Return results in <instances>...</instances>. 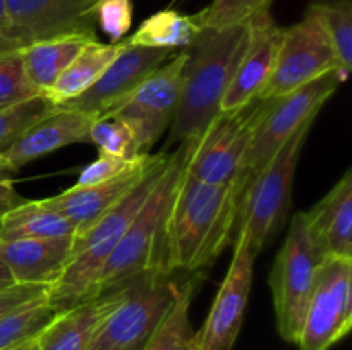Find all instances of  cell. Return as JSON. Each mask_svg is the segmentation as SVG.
I'll list each match as a JSON object with an SVG mask.
<instances>
[{
	"label": "cell",
	"instance_id": "cell-1",
	"mask_svg": "<svg viewBox=\"0 0 352 350\" xmlns=\"http://www.w3.org/2000/svg\"><path fill=\"white\" fill-rule=\"evenodd\" d=\"M250 177V172L241 170L232 180L208 184L186 170L184 158L165 222L168 275L205 270L226 250L237 230Z\"/></svg>",
	"mask_w": 352,
	"mask_h": 350
},
{
	"label": "cell",
	"instance_id": "cell-2",
	"mask_svg": "<svg viewBox=\"0 0 352 350\" xmlns=\"http://www.w3.org/2000/svg\"><path fill=\"white\" fill-rule=\"evenodd\" d=\"M250 40V24L203 30L184 48L188 64L181 102L170 126V143L195 141L220 113V105Z\"/></svg>",
	"mask_w": 352,
	"mask_h": 350
},
{
	"label": "cell",
	"instance_id": "cell-3",
	"mask_svg": "<svg viewBox=\"0 0 352 350\" xmlns=\"http://www.w3.org/2000/svg\"><path fill=\"white\" fill-rule=\"evenodd\" d=\"M186 151L188 143H181V146L170 154V160L151 189L150 196L100 271L91 299L119 288H127L146 278L170 277L167 271L165 222Z\"/></svg>",
	"mask_w": 352,
	"mask_h": 350
},
{
	"label": "cell",
	"instance_id": "cell-4",
	"mask_svg": "<svg viewBox=\"0 0 352 350\" xmlns=\"http://www.w3.org/2000/svg\"><path fill=\"white\" fill-rule=\"evenodd\" d=\"M168 160H170V154H168ZM168 160L151 170L136 187L131 189L113 208L100 216L95 223L74 233L71 259L65 264L58 280L48 288V304L57 307L58 311H64L79 302L91 299L100 271L112 256L117 244L120 242L133 220L136 218L138 211L150 196L151 189L155 187L162 172L167 167Z\"/></svg>",
	"mask_w": 352,
	"mask_h": 350
},
{
	"label": "cell",
	"instance_id": "cell-5",
	"mask_svg": "<svg viewBox=\"0 0 352 350\" xmlns=\"http://www.w3.org/2000/svg\"><path fill=\"white\" fill-rule=\"evenodd\" d=\"M313 122L305 124L272 154L260 170L251 174L248 180L236 233L246 237L256 256L277 233L287 216L296 168Z\"/></svg>",
	"mask_w": 352,
	"mask_h": 350
},
{
	"label": "cell",
	"instance_id": "cell-6",
	"mask_svg": "<svg viewBox=\"0 0 352 350\" xmlns=\"http://www.w3.org/2000/svg\"><path fill=\"white\" fill-rule=\"evenodd\" d=\"M270 100H254L246 106L220 112L201 136L188 143L186 170L208 184L229 182L243 170L253 134Z\"/></svg>",
	"mask_w": 352,
	"mask_h": 350
},
{
	"label": "cell",
	"instance_id": "cell-7",
	"mask_svg": "<svg viewBox=\"0 0 352 350\" xmlns=\"http://www.w3.org/2000/svg\"><path fill=\"white\" fill-rule=\"evenodd\" d=\"M318 264L301 211L292 218L268 277L278 335L287 343H296L301 331Z\"/></svg>",
	"mask_w": 352,
	"mask_h": 350
},
{
	"label": "cell",
	"instance_id": "cell-8",
	"mask_svg": "<svg viewBox=\"0 0 352 350\" xmlns=\"http://www.w3.org/2000/svg\"><path fill=\"white\" fill-rule=\"evenodd\" d=\"M352 326V256L320 261L311 297L296 345L299 350H330Z\"/></svg>",
	"mask_w": 352,
	"mask_h": 350
},
{
	"label": "cell",
	"instance_id": "cell-9",
	"mask_svg": "<svg viewBox=\"0 0 352 350\" xmlns=\"http://www.w3.org/2000/svg\"><path fill=\"white\" fill-rule=\"evenodd\" d=\"M188 64L186 50H179L151 72L124 102L100 117H117L131 126L143 153L155 146L162 134L170 129L184 88Z\"/></svg>",
	"mask_w": 352,
	"mask_h": 350
},
{
	"label": "cell",
	"instance_id": "cell-10",
	"mask_svg": "<svg viewBox=\"0 0 352 350\" xmlns=\"http://www.w3.org/2000/svg\"><path fill=\"white\" fill-rule=\"evenodd\" d=\"M168 277L146 278L127 288L126 297L96 331L88 350H143L177 295Z\"/></svg>",
	"mask_w": 352,
	"mask_h": 350
},
{
	"label": "cell",
	"instance_id": "cell-11",
	"mask_svg": "<svg viewBox=\"0 0 352 350\" xmlns=\"http://www.w3.org/2000/svg\"><path fill=\"white\" fill-rule=\"evenodd\" d=\"M340 82L339 72H329L287 95L270 98L243 158V170L250 174L260 170L282 144L287 143L305 124L316 119Z\"/></svg>",
	"mask_w": 352,
	"mask_h": 350
},
{
	"label": "cell",
	"instance_id": "cell-12",
	"mask_svg": "<svg viewBox=\"0 0 352 350\" xmlns=\"http://www.w3.org/2000/svg\"><path fill=\"white\" fill-rule=\"evenodd\" d=\"M336 71L340 81H346L322 24L306 12L299 23L282 31L274 72L260 98H278Z\"/></svg>",
	"mask_w": 352,
	"mask_h": 350
},
{
	"label": "cell",
	"instance_id": "cell-13",
	"mask_svg": "<svg viewBox=\"0 0 352 350\" xmlns=\"http://www.w3.org/2000/svg\"><path fill=\"white\" fill-rule=\"evenodd\" d=\"M96 2L98 0H3L9 24L0 41V54L17 51L48 38L96 34Z\"/></svg>",
	"mask_w": 352,
	"mask_h": 350
},
{
	"label": "cell",
	"instance_id": "cell-14",
	"mask_svg": "<svg viewBox=\"0 0 352 350\" xmlns=\"http://www.w3.org/2000/svg\"><path fill=\"white\" fill-rule=\"evenodd\" d=\"M254 259L256 254L246 237L236 233L229 270L213 297L205 325L196 331L198 350H234L250 302Z\"/></svg>",
	"mask_w": 352,
	"mask_h": 350
},
{
	"label": "cell",
	"instance_id": "cell-15",
	"mask_svg": "<svg viewBox=\"0 0 352 350\" xmlns=\"http://www.w3.org/2000/svg\"><path fill=\"white\" fill-rule=\"evenodd\" d=\"M177 51L165 48L129 47L122 40V50L110 62L98 81L82 95L64 103L65 108L81 110L100 117L127 98L151 72L172 58Z\"/></svg>",
	"mask_w": 352,
	"mask_h": 350
},
{
	"label": "cell",
	"instance_id": "cell-16",
	"mask_svg": "<svg viewBox=\"0 0 352 350\" xmlns=\"http://www.w3.org/2000/svg\"><path fill=\"white\" fill-rule=\"evenodd\" d=\"M167 160L168 153H148L136 167L117 177L93 185H72L60 194L41 199V201L48 208L64 215L76 226V232H81L86 226L95 223L100 216L105 215L110 208H113L151 170L160 167Z\"/></svg>",
	"mask_w": 352,
	"mask_h": 350
},
{
	"label": "cell",
	"instance_id": "cell-17",
	"mask_svg": "<svg viewBox=\"0 0 352 350\" xmlns=\"http://www.w3.org/2000/svg\"><path fill=\"white\" fill-rule=\"evenodd\" d=\"M282 31L284 27L277 26L270 10L251 21L246 50L223 95L220 112L243 108L248 103L260 98L274 72Z\"/></svg>",
	"mask_w": 352,
	"mask_h": 350
},
{
	"label": "cell",
	"instance_id": "cell-18",
	"mask_svg": "<svg viewBox=\"0 0 352 350\" xmlns=\"http://www.w3.org/2000/svg\"><path fill=\"white\" fill-rule=\"evenodd\" d=\"M96 115L81 110L55 106L50 113L28 127L2 154L10 170L17 172L24 165L67 148L71 144L89 143V130Z\"/></svg>",
	"mask_w": 352,
	"mask_h": 350
},
{
	"label": "cell",
	"instance_id": "cell-19",
	"mask_svg": "<svg viewBox=\"0 0 352 350\" xmlns=\"http://www.w3.org/2000/svg\"><path fill=\"white\" fill-rule=\"evenodd\" d=\"M302 222L316 259L352 256V170L311 209L302 211Z\"/></svg>",
	"mask_w": 352,
	"mask_h": 350
},
{
	"label": "cell",
	"instance_id": "cell-20",
	"mask_svg": "<svg viewBox=\"0 0 352 350\" xmlns=\"http://www.w3.org/2000/svg\"><path fill=\"white\" fill-rule=\"evenodd\" d=\"M127 288L96 295L58 312L36 336V350H88L100 326L126 297Z\"/></svg>",
	"mask_w": 352,
	"mask_h": 350
},
{
	"label": "cell",
	"instance_id": "cell-21",
	"mask_svg": "<svg viewBox=\"0 0 352 350\" xmlns=\"http://www.w3.org/2000/svg\"><path fill=\"white\" fill-rule=\"evenodd\" d=\"M72 237L0 240V259L19 285L50 288L72 254Z\"/></svg>",
	"mask_w": 352,
	"mask_h": 350
},
{
	"label": "cell",
	"instance_id": "cell-22",
	"mask_svg": "<svg viewBox=\"0 0 352 350\" xmlns=\"http://www.w3.org/2000/svg\"><path fill=\"white\" fill-rule=\"evenodd\" d=\"M93 40H96V34H65L34 41L21 48L19 57L28 82L38 95H43L71 64L72 58Z\"/></svg>",
	"mask_w": 352,
	"mask_h": 350
},
{
	"label": "cell",
	"instance_id": "cell-23",
	"mask_svg": "<svg viewBox=\"0 0 352 350\" xmlns=\"http://www.w3.org/2000/svg\"><path fill=\"white\" fill-rule=\"evenodd\" d=\"M120 50H122V41L119 43H102L98 40L89 41L72 58L71 64L57 78V81L43 93V96L50 100L55 106L78 98L98 81L100 75Z\"/></svg>",
	"mask_w": 352,
	"mask_h": 350
},
{
	"label": "cell",
	"instance_id": "cell-24",
	"mask_svg": "<svg viewBox=\"0 0 352 350\" xmlns=\"http://www.w3.org/2000/svg\"><path fill=\"white\" fill-rule=\"evenodd\" d=\"M203 30V10L181 14L174 9H165L146 17L129 38H124V43L129 47L184 50Z\"/></svg>",
	"mask_w": 352,
	"mask_h": 350
},
{
	"label": "cell",
	"instance_id": "cell-25",
	"mask_svg": "<svg viewBox=\"0 0 352 350\" xmlns=\"http://www.w3.org/2000/svg\"><path fill=\"white\" fill-rule=\"evenodd\" d=\"M76 226L43 201H24L0 218V240L72 237Z\"/></svg>",
	"mask_w": 352,
	"mask_h": 350
},
{
	"label": "cell",
	"instance_id": "cell-26",
	"mask_svg": "<svg viewBox=\"0 0 352 350\" xmlns=\"http://www.w3.org/2000/svg\"><path fill=\"white\" fill-rule=\"evenodd\" d=\"M196 281H198L196 278H191L184 285H179L175 301L172 302L170 309L143 350H198L196 331L192 329L189 319Z\"/></svg>",
	"mask_w": 352,
	"mask_h": 350
},
{
	"label": "cell",
	"instance_id": "cell-27",
	"mask_svg": "<svg viewBox=\"0 0 352 350\" xmlns=\"http://www.w3.org/2000/svg\"><path fill=\"white\" fill-rule=\"evenodd\" d=\"M318 19L333 48L340 72L349 75L352 67V2L351 0H315L308 10Z\"/></svg>",
	"mask_w": 352,
	"mask_h": 350
},
{
	"label": "cell",
	"instance_id": "cell-28",
	"mask_svg": "<svg viewBox=\"0 0 352 350\" xmlns=\"http://www.w3.org/2000/svg\"><path fill=\"white\" fill-rule=\"evenodd\" d=\"M58 312L47 299H41L3 316L0 319V350L16 349L34 340Z\"/></svg>",
	"mask_w": 352,
	"mask_h": 350
},
{
	"label": "cell",
	"instance_id": "cell-29",
	"mask_svg": "<svg viewBox=\"0 0 352 350\" xmlns=\"http://www.w3.org/2000/svg\"><path fill=\"white\" fill-rule=\"evenodd\" d=\"M89 143L95 144L100 153L119 158H134L143 154L134 130L129 124L117 117H96L89 130Z\"/></svg>",
	"mask_w": 352,
	"mask_h": 350
},
{
	"label": "cell",
	"instance_id": "cell-30",
	"mask_svg": "<svg viewBox=\"0 0 352 350\" xmlns=\"http://www.w3.org/2000/svg\"><path fill=\"white\" fill-rule=\"evenodd\" d=\"M274 0H213L203 9V27L227 30L246 26L260 14L268 12Z\"/></svg>",
	"mask_w": 352,
	"mask_h": 350
},
{
	"label": "cell",
	"instance_id": "cell-31",
	"mask_svg": "<svg viewBox=\"0 0 352 350\" xmlns=\"http://www.w3.org/2000/svg\"><path fill=\"white\" fill-rule=\"evenodd\" d=\"M54 108L55 105L50 100L36 95L26 102L0 110V153H3L28 127L43 119Z\"/></svg>",
	"mask_w": 352,
	"mask_h": 350
},
{
	"label": "cell",
	"instance_id": "cell-32",
	"mask_svg": "<svg viewBox=\"0 0 352 350\" xmlns=\"http://www.w3.org/2000/svg\"><path fill=\"white\" fill-rule=\"evenodd\" d=\"M36 95L24 74L19 50L0 54V110L26 102Z\"/></svg>",
	"mask_w": 352,
	"mask_h": 350
},
{
	"label": "cell",
	"instance_id": "cell-33",
	"mask_svg": "<svg viewBox=\"0 0 352 350\" xmlns=\"http://www.w3.org/2000/svg\"><path fill=\"white\" fill-rule=\"evenodd\" d=\"M95 23L112 43H119L133 26L131 0H98L95 5Z\"/></svg>",
	"mask_w": 352,
	"mask_h": 350
},
{
	"label": "cell",
	"instance_id": "cell-34",
	"mask_svg": "<svg viewBox=\"0 0 352 350\" xmlns=\"http://www.w3.org/2000/svg\"><path fill=\"white\" fill-rule=\"evenodd\" d=\"M146 154L148 153H143L140 154V156L134 158H119L113 156V154L100 153L98 158H96L95 161H91V163L81 172L76 185H93L117 177V175L124 174V172L136 167Z\"/></svg>",
	"mask_w": 352,
	"mask_h": 350
},
{
	"label": "cell",
	"instance_id": "cell-35",
	"mask_svg": "<svg viewBox=\"0 0 352 350\" xmlns=\"http://www.w3.org/2000/svg\"><path fill=\"white\" fill-rule=\"evenodd\" d=\"M48 287L45 285H12L9 288L0 290V319L9 312L31 304V302L47 299Z\"/></svg>",
	"mask_w": 352,
	"mask_h": 350
},
{
	"label": "cell",
	"instance_id": "cell-36",
	"mask_svg": "<svg viewBox=\"0 0 352 350\" xmlns=\"http://www.w3.org/2000/svg\"><path fill=\"white\" fill-rule=\"evenodd\" d=\"M14 174H16V172L10 170V168L7 167L2 154H0V218H2L6 213H9L10 209L19 206L21 202L26 201V199L21 198L16 192V189H14Z\"/></svg>",
	"mask_w": 352,
	"mask_h": 350
},
{
	"label": "cell",
	"instance_id": "cell-37",
	"mask_svg": "<svg viewBox=\"0 0 352 350\" xmlns=\"http://www.w3.org/2000/svg\"><path fill=\"white\" fill-rule=\"evenodd\" d=\"M12 285H17V283L14 281L12 275H10V271L7 270L6 264H3L2 259H0V290L12 287Z\"/></svg>",
	"mask_w": 352,
	"mask_h": 350
},
{
	"label": "cell",
	"instance_id": "cell-38",
	"mask_svg": "<svg viewBox=\"0 0 352 350\" xmlns=\"http://www.w3.org/2000/svg\"><path fill=\"white\" fill-rule=\"evenodd\" d=\"M7 24H9V21H7L6 3H3V0H0V41H2L3 34L7 31Z\"/></svg>",
	"mask_w": 352,
	"mask_h": 350
},
{
	"label": "cell",
	"instance_id": "cell-39",
	"mask_svg": "<svg viewBox=\"0 0 352 350\" xmlns=\"http://www.w3.org/2000/svg\"><path fill=\"white\" fill-rule=\"evenodd\" d=\"M36 340V338H34ZM34 340H31V342H28V343H24V345H21V347H16V349H10V350H28V347L31 345V343L34 342Z\"/></svg>",
	"mask_w": 352,
	"mask_h": 350
},
{
	"label": "cell",
	"instance_id": "cell-40",
	"mask_svg": "<svg viewBox=\"0 0 352 350\" xmlns=\"http://www.w3.org/2000/svg\"><path fill=\"white\" fill-rule=\"evenodd\" d=\"M28 350H36V340H34V342L28 347Z\"/></svg>",
	"mask_w": 352,
	"mask_h": 350
},
{
	"label": "cell",
	"instance_id": "cell-41",
	"mask_svg": "<svg viewBox=\"0 0 352 350\" xmlns=\"http://www.w3.org/2000/svg\"><path fill=\"white\" fill-rule=\"evenodd\" d=\"M174 2H175V0H174Z\"/></svg>",
	"mask_w": 352,
	"mask_h": 350
}]
</instances>
